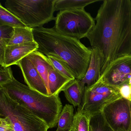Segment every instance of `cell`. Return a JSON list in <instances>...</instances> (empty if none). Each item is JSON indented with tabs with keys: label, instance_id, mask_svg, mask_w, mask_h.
<instances>
[{
	"label": "cell",
	"instance_id": "cell-9",
	"mask_svg": "<svg viewBox=\"0 0 131 131\" xmlns=\"http://www.w3.org/2000/svg\"><path fill=\"white\" fill-rule=\"evenodd\" d=\"M131 78V55L114 61L101 76L100 79L110 85L118 87Z\"/></svg>",
	"mask_w": 131,
	"mask_h": 131
},
{
	"label": "cell",
	"instance_id": "cell-23",
	"mask_svg": "<svg viewBox=\"0 0 131 131\" xmlns=\"http://www.w3.org/2000/svg\"><path fill=\"white\" fill-rule=\"evenodd\" d=\"M89 131H114L106 122L102 112L90 116Z\"/></svg>",
	"mask_w": 131,
	"mask_h": 131
},
{
	"label": "cell",
	"instance_id": "cell-22",
	"mask_svg": "<svg viewBox=\"0 0 131 131\" xmlns=\"http://www.w3.org/2000/svg\"><path fill=\"white\" fill-rule=\"evenodd\" d=\"M47 56L55 70L69 79L72 80L75 79L68 66L63 61L51 53Z\"/></svg>",
	"mask_w": 131,
	"mask_h": 131
},
{
	"label": "cell",
	"instance_id": "cell-18",
	"mask_svg": "<svg viewBox=\"0 0 131 131\" xmlns=\"http://www.w3.org/2000/svg\"><path fill=\"white\" fill-rule=\"evenodd\" d=\"M99 0H56L55 11H63L76 9H84L86 6L99 1Z\"/></svg>",
	"mask_w": 131,
	"mask_h": 131
},
{
	"label": "cell",
	"instance_id": "cell-11",
	"mask_svg": "<svg viewBox=\"0 0 131 131\" xmlns=\"http://www.w3.org/2000/svg\"><path fill=\"white\" fill-rule=\"evenodd\" d=\"M38 44L36 42L20 45L7 46L4 52V59L3 67H9L17 65L24 57L32 52L37 50Z\"/></svg>",
	"mask_w": 131,
	"mask_h": 131
},
{
	"label": "cell",
	"instance_id": "cell-12",
	"mask_svg": "<svg viewBox=\"0 0 131 131\" xmlns=\"http://www.w3.org/2000/svg\"><path fill=\"white\" fill-rule=\"evenodd\" d=\"M92 55L88 70L84 78L78 80L80 89L84 92L85 88H88L96 83L101 78L100 67L101 57L99 51L95 48H91Z\"/></svg>",
	"mask_w": 131,
	"mask_h": 131
},
{
	"label": "cell",
	"instance_id": "cell-16",
	"mask_svg": "<svg viewBox=\"0 0 131 131\" xmlns=\"http://www.w3.org/2000/svg\"><path fill=\"white\" fill-rule=\"evenodd\" d=\"M63 91L67 100L72 105L79 107L81 105L83 93L80 89L78 80L75 79L71 82Z\"/></svg>",
	"mask_w": 131,
	"mask_h": 131
},
{
	"label": "cell",
	"instance_id": "cell-10",
	"mask_svg": "<svg viewBox=\"0 0 131 131\" xmlns=\"http://www.w3.org/2000/svg\"><path fill=\"white\" fill-rule=\"evenodd\" d=\"M22 71L24 81L31 89L47 96H50L47 87L28 56L17 64Z\"/></svg>",
	"mask_w": 131,
	"mask_h": 131
},
{
	"label": "cell",
	"instance_id": "cell-17",
	"mask_svg": "<svg viewBox=\"0 0 131 131\" xmlns=\"http://www.w3.org/2000/svg\"><path fill=\"white\" fill-rule=\"evenodd\" d=\"M35 42L33 29L26 27L14 28V33L8 46Z\"/></svg>",
	"mask_w": 131,
	"mask_h": 131
},
{
	"label": "cell",
	"instance_id": "cell-27",
	"mask_svg": "<svg viewBox=\"0 0 131 131\" xmlns=\"http://www.w3.org/2000/svg\"><path fill=\"white\" fill-rule=\"evenodd\" d=\"M128 83L131 86V78L129 79V80Z\"/></svg>",
	"mask_w": 131,
	"mask_h": 131
},
{
	"label": "cell",
	"instance_id": "cell-1",
	"mask_svg": "<svg viewBox=\"0 0 131 131\" xmlns=\"http://www.w3.org/2000/svg\"><path fill=\"white\" fill-rule=\"evenodd\" d=\"M86 36L101 55L102 76L115 60L131 55V1L105 0Z\"/></svg>",
	"mask_w": 131,
	"mask_h": 131
},
{
	"label": "cell",
	"instance_id": "cell-24",
	"mask_svg": "<svg viewBox=\"0 0 131 131\" xmlns=\"http://www.w3.org/2000/svg\"><path fill=\"white\" fill-rule=\"evenodd\" d=\"M13 77L10 66L5 67L0 66V86L9 82Z\"/></svg>",
	"mask_w": 131,
	"mask_h": 131
},
{
	"label": "cell",
	"instance_id": "cell-28",
	"mask_svg": "<svg viewBox=\"0 0 131 131\" xmlns=\"http://www.w3.org/2000/svg\"><path fill=\"white\" fill-rule=\"evenodd\" d=\"M70 131H74V130H73V129H71V130H70Z\"/></svg>",
	"mask_w": 131,
	"mask_h": 131
},
{
	"label": "cell",
	"instance_id": "cell-20",
	"mask_svg": "<svg viewBox=\"0 0 131 131\" xmlns=\"http://www.w3.org/2000/svg\"><path fill=\"white\" fill-rule=\"evenodd\" d=\"M14 33V28L0 26V65L3 64L5 49L8 46Z\"/></svg>",
	"mask_w": 131,
	"mask_h": 131
},
{
	"label": "cell",
	"instance_id": "cell-6",
	"mask_svg": "<svg viewBox=\"0 0 131 131\" xmlns=\"http://www.w3.org/2000/svg\"><path fill=\"white\" fill-rule=\"evenodd\" d=\"M95 24V20L84 9L60 11L53 28L64 36L80 40L86 37Z\"/></svg>",
	"mask_w": 131,
	"mask_h": 131
},
{
	"label": "cell",
	"instance_id": "cell-5",
	"mask_svg": "<svg viewBox=\"0 0 131 131\" xmlns=\"http://www.w3.org/2000/svg\"><path fill=\"white\" fill-rule=\"evenodd\" d=\"M7 117L15 131H47L46 123L27 108L12 99L0 88V118Z\"/></svg>",
	"mask_w": 131,
	"mask_h": 131
},
{
	"label": "cell",
	"instance_id": "cell-21",
	"mask_svg": "<svg viewBox=\"0 0 131 131\" xmlns=\"http://www.w3.org/2000/svg\"><path fill=\"white\" fill-rule=\"evenodd\" d=\"M90 115L78 109L74 115L72 129L74 131H89Z\"/></svg>",
	"mask_w": 131,
	"mask_h": 131
},
{
	"label": "cell",
	"instance_id": "cell-4",
	"mask_svg": "<svg viewBox=\"0 0 131 131\" xmlns=\"http://www.w3.org/2000/svg\"><path fill=\"white\" fill-rule=\"evenodd\" d=\"M56 0H7L5 8L32 29L42 27L56 19Z\"/></svg>",
	"mask_w": 131,
	"mask_h": 131
},
{
	"label": "cell",
	"instance_id": "cell-25",
	"mask_svg": "<svg viewBox=\"0 0 131 131\" xmlns=\"http://www.w3.org/2000/svg\"><path fill=\"white\" fill-rule=\"evenodd\" d=\"M129 82L125 83L119 86V90L122 97L131 102V86Z\"/></svg>",
	"mask_w": 131,
	"mask_h": 131
},
{
	"label": "cell",
	"instance_id": "cell-26",
	"mask_svg": "<svg viewBox=\"0 0 131 131\" xmlns=\"http://www.w3.org/2000/svg\"><path fill=\"white\" fill-rule=\"evenodd\" d=\"M0 131H15L14 127L7 117L0 118Z\"/></svg>",
	"mask_w": 131,
	"mask_h": 131
},
{
	"label": "cell",
	"instance_id": "cell-14",
	"mask_svg": "<svg viewBox=\"0 0 131 131\" xmlns=\"http://www.w3.org/2000/svg\"><path fill=\"white\" fill-rule=\"evenodd\" d=\"M73 80H71L55 70L51 69L48 75V91L49 96L59 95L61 91Z\"/></svg>",
	"mask_w": 131,
	"mask_h": 131
},
{
	"label": "cell",
	"instance_id": "cell-19",
	"mask_svg": "<svg viewBox=\"0 0 131 131\" xmlns=\"http://www.w3.org/2000/svg\"><path fill=\"white\" fill-rule=\"evenodd\" d=\"M0 26L16 27H26V26L17 17L4 7L0 4Z\"/></svg>",
	"mask_w": 131,
	"mask_h": 131
},
{
	"label": "cell",
	"instance_id": "cell-15",
	"mask_svg": "<svg viewBox=\"0 0 131 131\" xmlns=\"http://www.w3.org/2000/svg\"><path fill=\"white\" fill-rule=\"evenodd\" d=\"M73 106L66 104L58 118L56 131H70L72 129L74 120Z\"/></svg>",
	"mask_w": 131,
	"mask_h": 131
},
{
	"label": "cell",
	"instance_id": "cell-3",
	"mask_svg": "<svg viewBox=\"0 0 131 131\" xmlns=\"http://www.w3.org/2000/svg\"><path fill=\"white\" fill-rule=\"evenodd\" d=\"M0 88L3 89L10 98L27 108L44 121L49 129L57 124L62 110L59 95L47 96L21 83L14 77Z\"/></svg>",
	"mask_w": 131,
	"mask_h": 131
},
{
	"label": "cell",
	"instance_id": "cell-7",
	"mask_svg": "<svg viewBox=\"0 0 131 131\" xmlns=\"http://www.w3.org/2000/svg\"><path fill=\"white\" fill-rule=\"evenodd\" d=\"M122 97L118 87L110 85L100 79L93 85L85 88L78 109L91 116L101 112L106 105Z\"/></svg>",
	"mask_w": 131,
	"mask_h": 131
},
{
	"label": "cell",
	"instance_id": "cell-8",
	"mask_svg": "<svg viewBox=\"0 0 131 131\" xmlns=\"http://www.w3.org/2000/svg\"><path fill=\"white\" fill-rule=\"evenodd\" d=\"M101 112L113 131H131V101L122 97L106 105Z\"/></svg>",
	"mask_w": 131,
	"mask_h": 131
},
{
	"label": "cell",
	"instance_id": "cell-2",
	"mask_svg": "<svg viewBox=\"0 0 131 131\" xmlns=\"http://www.w3.org/2000/svg\"><path fill=\"white\" fill-rule=\"evenodd\" d=\"M37 51L47 56L53 54L69 67L75 79H82L88 70L92 55L79 40L64 36L54 28L43 27L33 29Z\"/></svg>",
	"mask_w": 131,
	"mask_h": 131
},
{
	"label": "cell",
	"instance_id": "cell-13",
	"mask_svg": "<svg viewBox=\"0 0 131 131\" xmlns=\"http://www.w3.org/2000/svg\"><path fill=\"white\" fill-rule=\"evenodd\" d=\"M35 68L42 78L48 90L49 71L54 69L47 56L36 50L28 56Z\"/></svg>",
	"mask_w": 131,
	"mask_h": 131
}]
</instances>
